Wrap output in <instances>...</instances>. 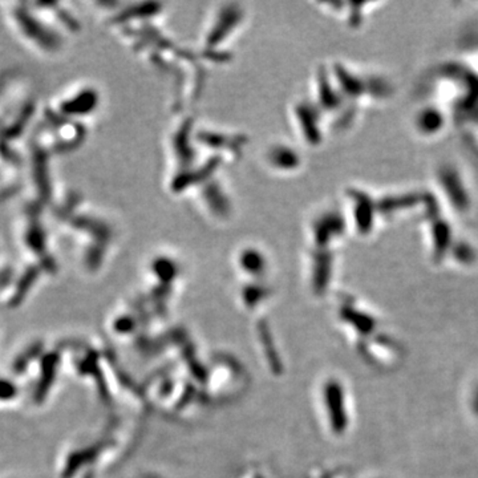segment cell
<instances>
[{
	"instance_id": "1",
	"label": "cell",
	"mask_w": 478,
	"mask_h": 478,
	"mask_svg": "<svg viewBox=\"0 0 478 478\" xmlns=\"http://www.w3.org/2000/svg\"><path fill=\"white\" fill-rule=\"evenodd\" d=\"M3 15L13 35L28 50L53 57L63 48L60 31L38 11L34 3L3 4Z\"/></svg>"
}]
</instances>
